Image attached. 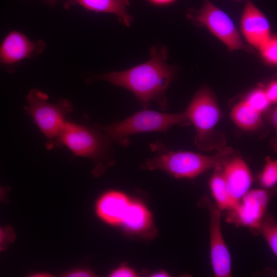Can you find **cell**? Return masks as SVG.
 I'll use <instances>...</instances> for the list:
<instances>
[{"mask_svg": "<svg viewBox=\"0 0 277 277\" xmlns=\"http://www.w3.org/2000/svg\"><path fill=\"white\" fill-rule=\"evenodd\" d=\"M235 1H242V0H235Z\"/></svg>", "mask_w": 277, "mask_h": 277, "instance_id": "1f68e13d", "label": "cell"}, {"mask_svg": "<svg viewBox=\"0 0 277 277\" xmlns=\"http://www.w3.org/2000/svg\"><path fill=\"white\" fill-rule=\"evenodd\" d=\"M258 180L261 186L265 189H270L275 186L277 182L276 160L267 157L265 165L259 175Z\"/></svg>", "mask_w": 277, "mask_h": 277, "instance_id": "d6986e66", "label": "cell"}, {"mask_svg": "<svg viewBox=\"0 0 277 277\" xmlns=\"http://www.w3.org/2000/svg\"><path fill=\"white\" fill-rule=\"evenodd\" d=\"M203 201L209 213L210 255L213 272L216 277L230 276L231 260L222 234L221 210L208 198L205 197Z\"/></svg>", "mask_w": 277, "mask_h": 277, "instance_id": "30bf717a", "label": "cell"}, {"mask_svg": "<svg viewBox=\"0 0 277 277\" xmlns=\"http://www.w3.org/2000/svg\"><path fill=\"white\" fill-rule=\"evenodd\" d=\"M112 141L101 126H90L68 120L54 147L65 146L74 156L92 160L95 163L93 173L98 176L109 163Z\"/></svg>", "mask_w": 277, "mask_h": 277, "instance_id": "3957f363", "label": "cell"}, {"mask_svg": "<svg viewBox=\"0 0 277 277\" xmlns=\"http://www.w3.org/2000/svg\"><path fill=\"white\" fill-rule=\"evenodd\" d=\"M165 47H152L150 58L145 63L121 71L94 76L133 93L141 106L147 109L155 102L161 108L167 106L165 93L175 75V69L166 63Z\"/></svg>", "mask_w": 277, "mask_h": 277, "instance_id": "6da1fadb", "label": "cell"}, {"mask_svg": "<svg viewBox=\"0 0 277 277\" xmlns=\"http://www.w3.org/2000/svg\"><path fill=\"white\" fill-rule=\"evenodd\" d=\"M39 1L43 2L47 6L52 7L54 6L57 3H58L60 1L62 0H39Z\"/></svg>", "mask_w": 277, "mask_h": 277, "instance_id": "4dcf8cb0", "label": "cell"}, {"mask_svg": "<svg viewBox=\"0 0 277 277\" xmlns=\"http://www.w3.org/2000/svg\"><path fill=\"white\" fill-rule=\"evenodd\" d=\"M48 95L34 88L28 93L27 105L24 107L39 130L46 136V148L50 150L54 147L55 142L62 132L68 116L73 111L71 102L66 98H61L56 104L48 102Z\"/></svg>", "mask_w": 277, "mask_h": 277, "instance_id": "5b68a950", "label": "cell"}, {"mask_svg": "<svg viewBox=\"0 0 277 277\" xmlns=\"http://www.w3.org/2000/svg\"><path fill=\"white\" fill-rule=\"evenodd\" d=\"M222 171L228 191L236 204L250 190L253 180L251 171L241 156L233 154L223 164Z\"/></svg>", "mask_w": 277, "mask_h": 277, "instance_id": "8fae6325", "label": "cell"}, {"mask_svg": "<svg viewBox=\"0 0 277 277\" xmlns=\"http://www.w3.org/2000/svg\"><path fill=\"white\" fill-rule=\"evenodd\" d=\"M159 145H152L158 153L143 164V167L160 169L176 179H193L204 172L222 165L233 154V149L224 146L215 153L207 155L187 151L167 150Z\"/></svg>", "mask_w": 277, "mask_h": 277, "instance_id": "7a4b0ae2", "label": "cell"}, {"mask_svg": "<svg viewBox=\"0 0 277 277\" xmlns=\"http://www.w3.org/2000/svg\"><path fill=\"white\" fill-rule=\"evenodd\" d=\"M262 114L243 100L233 106L230 115L239 128L247 131H254L263 125Z\"/></svg>", "mask_w": 277, "mask_h": 277, "instance_id": "2e32d148", "label": "cell"}, {"mask_svg": "<svg viewBox=\"0 0 277 277\" xmlns=\"http://www.w3.org/2000/svg\"><path fill=\"white\" fill-rule=\"evenodd\" d=\"M277 109L276 108L274 107L271 109L269 112L268 118L269 122L275 129H276L277 126Z\"/></svg>", "mask_w": 277, "mask_h": 277, "instance_id": "4316f807", "label": "cell"}, {"mask_svg": "<svg viewBox=\"0 0 277 277\" xmlns=\"http://www.w3.org/2000/svg\"><path fill=\"white\" fill-rule=\"evenodd\" d=\"M264 58L271 64L277 63V39L270 37L259 48Z\"/></svg>", "mask_w": 277, "mask_h": 277, "instance_id": "44dd1931", "label": "cell"}, {"mask_svg": "<svg viewBox=\"0 0 277 277\" xmlns=\"http://www.w3.org/2000/svg\"><path fill=\"white\" fill-rule=\"evenodd\" d=\"M63 277H93L96 274L91 270L86 268H75L68 270L60 273Z\"/></svg>", "mask_w": 277, "mask_h": 277, "instance_id": "603a6c76", "label": "cell"}, {"mask_svg": "<svg viewBox=\"0 0 277 277\" xmlns=\"http://www.w3.org/2000/svg\"><path fill=\"white\" fill-rule=\"evenodd\" d=\"M151 276L154 277H167L170 276V274L166 271L161 270L152 274Z\"/></svg>", "mask_w": 277, "mask_h": 277, "instance_id": "f546056e", "label": "cell"}, {"mask_svg": "<svg viewBox=\"0 0 277 277\" xmlns=\"http://www.w3.org/2000/svg\"><path fill=\"white\" fill-rule=\"evenodd\" d=\"M10 191V187L8 186H0V202L8 203V194Z\"/></svg>", "mask_w": 277, "mask_h": 277, "instance_id": "484cf974", "label": "cell"}, {"mask_svg": "<svg viewBox=\"0 0 277 277\" xmlns=\"http://www.w3.org/2000/svg\"><path fill=\"white\" fill-rule=\"evenodd\" d=\"M184 113L195 129L197 148L208 151L225 146V136L216 128L222 112L215 95L208 88H202L196 92Z\"/></svg>", "mask_w": 277, "mask_h": 277, "instance_id": "277c9868", "label": "cell"}, {"mask_svg": "<svg viewBox=\"0 0 277 277\" xmlns=\"http://www.w3.org/2000/svg\"><path fill=\"white\" fill-rule=\"evenodd\" d=\"M130 1L65 0L64 8L68 9L72 6H79L87 11L115 14L121 23L129 27L133 21V17L127 10Z\"/></svg>", "mask_w": 277, "mask_h": 277, "instance_id": "5bb4252c", "label": "cell"}, {"mask_svg": "<svg viewBox=\"0 0 277 277\" xmlns=\"http://www.w3.org/2000/svg\"><path fill=\"white\" fill-rule=\"evenodd\" d=\"M263 238L270 247L272 253L277 255V225L275 219L266 213L263 219L259 228V233Z\"/></svg>", "mask_w": 277, "mask_h": 277, "instance_id": "ac0fdd59", "label": "cell"}, {"mask_svg": "<svg viewBox=\"0 0 277 277\" xmlns=\"http://www.w3.org/2000/svg\"><path fill=\"white\" fill-rule=\"evenodd\" d=\"M222 165L214 169L209 180V187L217 207L221 210H228L236 204L228 191L222 174Z\"/></svg>", "mask_w": 277, "mask_h": 277, "instance_id": "e0dca14e", "label": "cell"}, {"mask_svg": "<svg viewBox=\"0 0 277 277\" xmlns=\"http://www.w3.org/2000/svg\"><path fill=\"white\" fill-rule=\"evenodd\" d=\"M189 124L184 112L166 113L145 109L122 121L101 128L112 141L126 147L130 144L129 137L133 134L165 132L175 125Z\"/></svg>", "mask_w": 277, "mask_h": 277, "instance_id": "8992f818", "label": "cell"}, {"mask_svg": "<svg viewBox=\"0 0 277 277\" xmlns=\"http://www.w3.org/2000/svg\"><path fill=\"white\" fill-rule=\"evenodd\" d=\"M241 28L247 42L258 48L271 37L270 26L267 17L251 0L245 2Z\"/></svg>", "mask_w": 277, "mask_h": 277, "instance_id": "7c38bea8", "label": "cell"}, {"mask_svg": "<svg viewBox=\"0 0 277 277\" xmlns=\"http://www.w3.org/2000/svg\"><path fill=\"white\" fill-rule=\"evenodd\" d=\"M111 277H134L137 276L136 273L127 266H121L113 270L110 274Z\"/></svg>", "mask_w": 277, "mask_h": 277, "instance_id": "cb8c5ba5", "label": "cell"}, {"mask_svg": "<svg viewBox=\"0 0 277 277\" xmlns=\"http://www.w3.org/2000/svg\"><path fill=\"white\" fill-rule=\"evenodd\" d=\"M152 3L157 5H164L171 3L174 0H149Z\"/></svg>", "mask_w": 277, "mask_h": 277, "instance_id": "f1b7e54d", "label": "cell"}, {"mask_svg": "<svg viewBox=\"0 0 277 277\" xmlns=\"http://www.w3.org/2000/svg\"><path fill=\"white\" fill-rule=\"evenodd\" d=\"M188 16L206 27L229 51H251L242 40L231 18L210 0H204L201 8L196 12L189 13Z\"/></svg>", "mask_w": 277, "mask_h": 277, "instance_id": "52a82bcc", "label": "cell"}, {"mask_svg": "<svg viewBox=\"0 0 277 277\" xmlns=\"http://www.w3.org/2000/svg\"><path fill=\"white\" fill-rule=\"evenodd\" d=\"M271 192L263 189L249 190L230 209L226 221L237 226L249 228L254 234L259 228L271 197Z\"/></svg>", "mask_w": 277, "mask_h": 277, "instance_id": "ba28073f", "label": "cell"}, {"mask_svg": "<svg viewBox=\"0 0 277 277\" xmlns=\"http://www.w3.org/2000/svg\"><path fill=\"white\" fill-rule=\"evenodd\" d=\"M45 47L42 39L32 41L17 30L9 32L0 45V70L5 69L9 73H14L22 62L39 55Z\"/></svg>", "mask_w": 277, "mask_h": 277, "instance_id": "9c48e42d", "label": "cell"}, {"mask_svg": "<svg viewBox=\"0 0 277 277\" xmlns=\"http://www.w3.org/2000/svg\"><path fill=\"white\" fill-rule=\"evenodd\" d=\"M252 107L261 113L267 111L271 105L264 89L257 88L250 92L244 100Z\"/></svg>", "mask_w": 277, "mask_h": 277, "instance_id": "ffe728a7", "label": "cell"}, {"mask_svg": "<svg viewBox=\"0 0 277 277\" xmlns=\"http://www.w3.org/2000/svg\"><path fill=\"white\" fill-rule=\"evenodd\" d=\"M16 233L11 225L0 226V252L6 250L16 240Z\"/></svg>", "mask_w": 277, "mask_h": 277, "instance_id": "7402d4cb", "label": "cell"}, {"mask_svg": "<svg viewBox=\"0 0 277 277\" xmlns=\"http://www.w3.org/2000/svg\"><path fill=\"white\" fill-rule=\"evenodd\" d=\"M28 276L30 277H52L54 276L53 274L46 271H39L35 272H32L28 274Z\"/></svg>", "mask_w": 277, "mask_h": 277, "instance_id": "83f0119b", "label": "cell"}, {"mask_svg": "<svg viewBox=\"0 0 277 277\" xmlns=\"http://www.w3.org/2000/svg\"><path fill=\"white\" fill-rule=\"evenodd\" d=\"M130 201L121 192H107L96 201L95 214L98 218L108 224H121Z\"/></svg>", "mask_w": 277, "mask_h": 277, "instance_id": "4fadbf2b", "label": "cell"}, {"mask_svg": "<svg viewBox=\"0 0 277 277\" xmlns=\"http://www.w3.org/2000/svg\"><path fill=\"white\" fill-rule=\"evenodd\" d=\"M152 217L147 207L141 202L130 201L122 224L127 230L140 233L151 225Z\"/></svg>", "mask_w": 277, "mask_h": 277, "instance_id": "9a60e30c", "label": "cell"}, {"mask_svg": "<svg viewBox=\"0 0 277 277\" xmlns=\"http://www.w3.org/2000/svg\"><path fill=\"white\" fill-rule=\"evenodd\" d=\"M265 93L271 104H274L277 102V82L273 81L269 83L265 89Z\"/></svg>", "mask_w": 277, "mask_h": 277, "instance_id": "d4e9b609", "label": "cell"}]
</instances>
